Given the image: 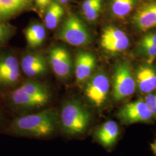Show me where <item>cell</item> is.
Returning a JSON list of instances; mask_svg holds the SVG:
<instances>
[{"label": "cell", "mask_w": 156, "mask_h": 156, "mask_svg": "<svg viewBox=\"0 0 156 156\" xmlns=\"http://www.w3.org/2000/svg\"><path fill=\"white\" fill-rule=\"evenodd\" d=\"M57 116L52 110L17 117L12 122L9 129L12 133L33 137H46L56 130Z\"/></svg>", "instance_id": "obj_1"}, {"label": "cell", "mask_w": 156, "mask_h": 156, "mask_svg": "<svg viewBox=\"0 0 156 156\" xmlns=\"http://www.w3.org/2000/svg\"><path fill=\"white\" fill-rule=\"evenodd\" d=\"M89 112L77 100L66 102L62 108L60 120L64 133L69 135L82 134L89 124Z\"/></svg>", "instance_id": "obj_2"}, {"label": "cell", "mask_w": 156, "mask_h": 156, "mask_svg": "<svg viewBox=\"0 0 156 156\" xmlns=\"http://www.w3.org/2000/svg\"><path fill=\"white\" fill-rule=\"evenodd\" d=\"M56 38L74 46L87 45L91 41L88 30L83 23L75 15L66 19L56 33Z\"/></svg>", "instance_id": "obj_3"}, {"label": "cell", "mask_w": 156, "mask_h": 156, "mask_svg": "<svg viewBox=\"0 0 156 156\" xmlns=\"http://www.w3.org/2000/svg\"><path fill=\"white\" fill-rule=\"evenodd\" d=\"M136 82L130 67L122 63L117 66L113 77V95L116 101H120L133 94L136 89Z\"/></svg>", "instance_id": "obj_4"}, {"label": "cell", "mask_w": 156, "mask_h": 156, "mask_svg": "<svg viewBox=\"0 0 156 156\" xmlns=\"http://www.w3.org/2000/svg\"><path fill=\"white\" fill-rule=\"evenodd\" d=\"M109 87V80L106 74L97 73L87 80L84 93L86 98L93 105L100 107L107 100Z\"/></svg>", "instance_id": "obj_5"}, {"label": "cell", "mask_w": 156, "mask_h": 156, "mask_svg": "<svg viewBox=\"0 0 156 156\" xmlns=\"http://www.w3.org/2000/svg\"><path fill=\"white\" fill-rule=\"evenodd\" d=\"M20 78V65L11 52H0V88L9 87L16 84Z\"/></svg>", "instance_id": "obj_6"}, {"label": "cell", "mask_w": 156, "mask_h": 156, "mask_svg": "<svg viewBox=\"0 0 156 156\" xmlns=\"http://www.w3.org/2000/svg\"><path fill=\"white\" fill-rule=\"evenodd\" d=\"M49 60L52 70L58 78L66 79L71 76L73 60L69 51L64 48H52L49 51Z\"/></svg>", "instance_id": "obj_7"}, {"label": "cell", "mask_w": 156, "mask_h": 156, "mask_svg": "<svg viewBox=\"0 0 156 156\" xmlns=\"http://www.w3.org/2000/svg\"><path fill=\"white\" fill-rule=\"evenodd\" d=\"M129 41L127 35L113 26L104 28L101 37V45L108 53H116L127 49Z\"/></svg>", "instance_id": "obj_8"}, {"label": "cell", "mask_w": 156, "mask_h": 156, "mask_svg": "<svg viewBox=\"0 0 156 156\" xmlns=\"http://www.w3.org/2000/svg\"><path fill=\"white\" fill-rule=\"evenodd\" d=\"M119 116L126 124L146 122L154 117L144 100L136 101L127 104L120 110Z\"/></svg>", "instance_id": "obj_9"}, {"label": "cell", "mask_w": 156, "mask_h": 156, "mask_svg": "<svg viewBox=\"0 0 156 156\" xmlns=\"http://www.w3.org/2000/svg\"><path fill=\"white\" fill-rule=\"evenodd\" d=\"M95 64V57L91 53L86 51L78 52L74 67L76 83H83L90 78Z\"/></svg>", "instance_id": "obj_10"}, {"label": "cell", "mask_w": 156, "mask_h": 156, "mask_svg": "<svg viewBox=\"0 0 156 156\" xmlns=\"http://www.w3.org/2000/svg\"><path fill=\"white\" fill-rule=\"evenodd\" d=\"M20 66L23 72L29 77L42 75L47 70L45 57L40 53H31L23 56Z\"/></svg>", "instance_id": "obj_11"}, {"label": "cell", "mask_w": 156, "mask_h": 156, "mask_svg": "<svg viewBox=\"0 0 156 156\" xmlns=\"http://www.w3.org/2000/svg\"><path fill=\"white\" fill-rule=\"evenodd\" d=\"M133 22L136 27L146 31L156 27V1L140 8L133 17Z\"/></svg>", "instance_id": "obj_12"}, {"label": "cell", "mask_w": 156, "mask_h": 156, "mask_svg": "<svg viewBox=\"0 0 156 156\" xmlns=\"http://www.w3.org/2000/svg\"><path fill=\"white\" fill-rule=\"evenodd\" d=\"M135 76L136 85L142 93L148 94L156 90V71L153 68L141 66Z\"/></svg>", "instance_id": "obj_13"}, {"label": "cell", "mask_w": 156, "mask_h": 156, "mask_svg": "<svg viewBox=\"0 0 156 156\" xmlns=\"http://www.w3.org/2000/svg\"><path fill=\"white\" fill-rule=\"evenodd\" d=\"M8 100L12 106L21 108L41 107L48 103L46 101L24 92L20 87L12 91L8 95Z\"/></svg>", "instance_id": "obj_14"}, {"label": "cell", "mask_w": 156, "mask_h": 156, "mask_svg": "<svg viewBox=\"0 0 156 156\" xmlns=\"http://www.w3.org/2000/svg\"><path fill=\"white\" fill-rule=\"evenodd\" d=\"M33 0H0V21L15 16L31 7Z\"/></svg>", "instance_id": "obj_15"}, {"label": "cell", "mask_w": 156, "mask_h": 156, "mask_svg": "<svg viewBox=\"0 0 156 156\" xmlns=\"http://www.w3.org/2000/svg\"><path fill=\"white\" fill-rule=\"evenodd\" d=\"M119 134L117 123L108 120L104 123L96 132V138L104 147H110L116 141Z\"/></svg>", "instance_id": "obj_16"}, {"label": "cell", "mask_w": 156, "mask_h": 156, "mask_svg": "<svg viewBox=\"0 0 156 156\" xmlns=\"http://www.w3.org/2000/svg\"><path fill=\"white\" fill-rule=\"evenodd\" d=\"M27 43L30 48H37L44 42L46 33L43 24L38 22L30 24L24 31Z\"/></svg>", "instance_id": "obj_17"}, {"label": "cell", "mask_w": 156, "mask_h": 156, "mask_svg": "<svg viewBox=\"0 0 156 156\" xmlns=\"http://www.w3.org/2000/svg\"><path fill=\"white\" fill-rule=\"evenodd\" d=\"M64 14L62 4L58 2L52 1L46 8L44 22L45 26L49 30L57 27Z\"/></svg>", "instance_id": "obj_18"}, {"label": "cell", "mask_w": 156, "mask_h": 156, "mask_svg": "<svg viewBox=\"0 0 156 156\" xmlns=\"http://www.w3.org/2000/svg\"><path fill=\"white\" fill-rule=\"evenodd\" d=\"M102 4V0H84L82 10L85 19L90 22L95 21L99 16Z\"/></svg>", "instance_id": "obj_19"}, {"label": "cell", "mask_w": 156, "mask_h": 156, "mask_svg": "<svg viewBox=\"0 0 156 156\" xmlns=\"http://www.w3.org/2000/svg\"><path fill=\"white\" fill-rule=\"evenodd\" d=\"M135 2V0H112V12L117 17L126 16L134 8Z\"/></svg>", "instance_id": "obj_20"}, {"label": "cell", "mask_w": 156, "mask_h": 156, "mask_svg": "<svg viewBox=\"0 0 156 156\" xmlns=\"http://www.w3.org/2000/svg\"><path fill=\"white\" fill-rule=\"evenodd\" d=\"M15 30L11 24L0 21V46L11 38Z\"/></svg>", "instance_id": "obj_21"}, {"label": "cell", "mask_w": 156, "mask_h": 156, "mask_svg": "<svg viewBox=\"0 0 156 156\" xmlns=\"http://www.w3.org/2000/svg\"><path fill=\"white\" fill-rule=\"evenodd\" d=\"M141 48L146 56L149 57V62H153L156 57V44L140 43Z\"/></svg>", "instance_id": "obj_22"}, {"label": "cell", "mask_w": 156, "mask_h": 156, "mask_svg": "<svg viewBox=\"0 0 156 156\" xmlns=\"http://www.w3.org/2000/svg\"><path fill=\"white\" fill-rule=\"evenodd\" d=\"M144 101L150 109L154 116H156V93L148 94L145 97Z\"/></svg>", "instance_id": "obj_23"}, {"label": "cell", "mask_w": 156, "mask_h": 156, "mask_svg": "<svg viewBox=\"0 0 156 156\" xmlns=\"http://www.w3.org/2000/svg\"><path fill=\"white\" fill-rule=\"evenodd\" d=\"M140 42L156 44V33H149L147 34L143 37Z\"/></svg>", "instance_id": "obj_24"}, {"label": "cell", "mask_w": 156, "mask_h": 156, "mask_svg": "<svg viewBox=\"0 0 156 156\" xmlns=\"http://www.w3.org/2000/svg\"><path fill=\"white\" fill-rule=\"evenodd\" d=\"M151 148H152L153 151H154L156 154V140L154 142V143L151 144Z\"/></svg>", "instance_id": "obj_25"}, {"label": "cell", "mask_w": 156, "mask_h": 156, "mask_svg": "<svg viewBox=\"0 0 156 156\" xmlns=\"http://www.w3.org/2000/svg\"><path fill=\"white\" fill-rule=\"evenodd\" d=\"M69 0H57L58 2H59L61 4H66L69 2Z\"/></svg>", "instance_id": "obj_26"}, {"label": "cell", "mask_w": 156, "mask_h": 156, "mask_svg": "<svg viewBox=\"0 0 156 156\" xmlns=\"http://www.w3.org/2000/svg\"><path fill=\"white\" fill-rule=\"evenodd\" d=\"M43 1H44L45 5H46V6L47 7L50 4V3L52 2V0H43Z\"/></svg>", "instance_id": "obj_27"}, {"label": "cell", "mask_w": 156, "mask_h": 156, "mask_svg": "<svg viewBox=\"0 0 156 156\" xmlns=\"http://www.w3.org/2000/svg\"><path fill=\"white\" fill-rule=\"evenodd\" d=\"M147 1H153V0H147Z\"/></svg>", "instance_id": "obj_28"}]
</instances>
